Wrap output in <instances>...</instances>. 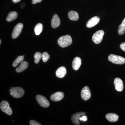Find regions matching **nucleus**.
I'll return each mask as SVG.
<instances>
[{"instance_id":"f257e3e1","label":"nucleus","mask_w":125,"mask_h":125,"mask_svg":"<svg viewBox=\"0 0 125 125\" xmlns=\"http://www.w3.org/2000/svg\"><path fill=\"white\" fill-rule=\"evenodd\" d=\"M58 45L62 48L66 47L71 45L72 39L70 35H66L60 37L58 40Z\"/></svg>"},{"instance_id":"f03ea898","label":"nucleus","mask_w":125,"mask_h":125,"mask_svg":"<svg viewBox=\"0 0 125 125\" xmlns=\"http://www.w3.org/2000/svg\"><path fill=\"white\" fill-rule=\"evenodd\" d=\"M10 94L12 97L18 98L22 97L24 91L22 88L19 87H14L10 90Z\"/></svg>"},{"instance_id":"7ed1b4c3","label":"nucleus","mask_w":125,"mask_h":125,"mask_svg":"<svg viewBox=\"0 0 125 125\" xmlns=\"http://www.w3.org/2000/svg\"><path fill=\"white\" fill-rule=\"evenodd\" d=\"M109 61L116 64H123L125 63V58L121 56L110 54L108 57Z\"/></svg>"},{"instance_id":"20e7f679","label":"nucleus","mask_w":125,"mask_h":125,"mask_svg":"<svg viewBox=\"0 0 125 125\" xmlns=\"http://www.w3.org/2000/svg\"><path fill=\"white\" fill-rule=\"evenodd\" d=\"M104 34V32L103 30H99L96 31L93 36L92 40L96 44L101 43L102 41L103 37Z\"/></svg>"},{"instance_id":"39448f33","label":"nucleus","mask_w":125,"mask_h":125,"mask_svg":"<svg viewBox=\"0 0 125 125\" xmlns=\"http://www.w3.org/2000/svg\"><path fill=\"white\" fill-rule=\"evenodd\" d=\"M0 108L2 112L7 115H10L12 114L13 113L12 109L10 107L9 102L7 101H4L1 102L0 105Z\"/></svg>"},{"instance_id":"423d86ee","label":"nucleus","mask_w":125,"mask_h":125,"mask_svg":"<svg viewBox=\"0 0 125 125\" xmlns=\"http://www.w3.org/2000/svg\"><path fill=\"white\" fill-rule=\"evenodd\" d=\"M36 99L39 104L42 107L47 108L49 106V101L44 96L38 94L36 96Z\"/></svg>"},{"instance_id":"0eeeda50","label":"nucleus","mask_w":125,"mask_h":125,"mask_svg":"<svg viewBox=\"0 0 125 125\" xmlns=\"http://www.w3.org/2000/svg\"><path fill=\"white\" fill-rule=\"evenodd\" d=\"M23 24L21 23H19L16 25L14 28L11 34L12 38L15 39L17 38L21 33L23 28Z\"/></svg>"},{"instance_id":"6e6552de","label":"nucleus","mask_w":125,"mask_h":125,"mask_svg":"<svg viewBox=\"0 0 125 125\" xmlns=\"http://www.w3.org/2000/svg\"><path fill=\"white\" fill-rule=\"evenodd\" d=\"M81 95L82 98L84 101H87L90 98L91 93L88 87L86 86L83 88L81 90Z\"/></svg>"},{"instance_id":"1a4fd4ad","label":"nucleus","mask_w":125,"mask_h":125,"mask_svg":"<svg viewBox=\"0 0 125 125\" xmlns=\"http://www.w3.org/2000/svg\"><path fill=\"white\" fill-rule=\"evenodd\" d=\"M114 85L115 89L118 92H122L123 90L124 86L123 81L120 78H117L114 80Z\"/></svg>"},{"instance_id":"9d476101","label":"nucleus","mask_w":125,"mask_h":125,"mask_svg":"<svg viewBox=\"0 0 125 125\" xmlns=\"http://www.w3.org/2000/svg\"><path fill=\"white\" fill-rule=\"evenodd\" d=\"M86 113L84 112H81L73 114L71 116V120L74 125H80L79 118L80 116L83 115H85Z\"/></svg>"},{"instance_id":"9b49d317","label":"nucleus","mask_w":125,"mask_h":125,"mask_svg":"<svg viewBox=\"0 0 125 125\" xmlns=\"http://www.w3.org/2000/svg\"><path fill=\"white\" fill-rule=\"evenodd\" d=\"M100 18L98 16H94L89 20L86 24L87 28H91L96 25L100 21Z\"/></svg>"},{"instance_id":"f8f14e48","label":"nucleus","mask_w":125,"mask_h":125,"mask_svg":"<svg viewBox=\"0 0 125 125\" xmlns=\"http://www.w3.org/2000/svg\"><path fill=\"white\" fill-rule=\"evenodd\" d=\"M64 94L62 92H57L52 94L50 99L54 102H58L64 98Z\"/></svg>"},{"instance_id":"ddd939ff","label":"nucleus","mask_w":125,"mask_h":125,"mask_svg":"<svg viewBox=\"0 0 125 125\" xmlns=\"http://www.w3.org/2000/svg\"><path fill=\"white\" fill-rule=\"evenodd\" d=\"M81 59L79 57H76L74 58L72 62V66L73 69L75 71L78 70L80 67L81 64Z\"/></svg>"},{"instance_id":"4468645a","label":"nucleus","mask_w":125,"mask_h":125,"mask_svg":"<svg viewBox=\"0 0 125 125\" xmlns=\"http://www.w3.org/2000/svg\"><path fill=\"white\" fill-rule=\"evenodd\" d=\"M60 20L57 14H54L51 21L52 27L54 29L60 26Z\"/></svg>"},{"instance_id":"2eb2a0df","label":"nucleus","mask_w":125,"mask_h":125,"mask_svg":"<svg viewBox=\"0 0 125 125\" xmlns=\"http://www.w3.org/2000/svg\"><path fill=\"white\" fill-rule=\"evenodd\" d=\"M66 72H67L65 67L61 66L57 70L56 72V76L58 78H62L66 75Z\"/></svg>"},{"instance_id":"dca6fc26","label":"nucleus","mask_w":125,"mask_h":125,"mask_svg":"<svg viewBox=\"0 0 125 125\" xmlns=\"http://www.w3.org/2000/svg\"><path fill=\"white\" fill-rule=\"evenodd\" d=\"M106 118L110 122H115L118 121L119 116L115 113H109L106 115Z\"/></svg>"},{"instance_id":"f3484780","label":"nucleus","mask_w":125,"mask_h":125,"mask_svg":"<svg viewBox=\"0 0 125 125\" xmlns=\"http://www.w3.org/2000/svg\"><path fill=\"white\" fill-rule=\"evenodd\" d=\"M28 66V63L25 61H23L21 62L20 65L19 67L16 69V71L18 73H20L23 71Z\"/></svg>"},{"instance_id":"a211bd4d","label":"nucleus","mask_w":125,"mask_h":125,"mask_svg":"<svg viewBox=\"0 0 125 125\" xmlns=\"http://www.w3.org/2000/svg\"><path fill=\"white\" fill-rule=\"evenodd\" d=\"M68 16L70 20L76 21L79 19V15L78 13L75 11H70L68 13Z\"/></svg>"},{"instance_id":"6ab92c4d","label":"nucleus","mask_w":125,"mask_h":125,"mask_svg":"<svg viewBox=\"0 0 125 125\" xmlns=\"http://www.w3.org/2000/svg\"><path fill=\"white\" fill-rule=\"evenodd\" d=\"M18 15V13L15 11H11L8 14L6 20L8 22H11L16 19Z\"/></svg>"},{"instance_id":"aec40b11","label":"nucleus","mask_w":125,"mask_h":125,"mask_svg":"<svg viewBox=\"0 0 125 125\" xmlns=\"http://www.w3.org/2000/svg\"><path fill=\"white\" fill-rule=\"evenodd\" d=\"M118 33L120 35H123L125 33V18L118 27Z\"/></svg>"},{"instance_id":"412c9836","label":"nucleus","mask_w":125,"mask_h":125,"mask_svg":"<svg viewBox=\"0 0 125 125\" xmlns=\"http://www.w3.org/2000/svg\"><path fill=\"white\" fill-rule=\"evenodd\" d=\"M43 28L42 24L40 23L37 24L34 28V32L36 35H39L42 31Z\"/></svg>"},{"instance_id":"4be33fe9","label":"nucleus","mask_w":125,"mask_h":125,"mask_svg":"<svg viewBox=\"0 0 125 125\" xmlns=\"http://www.w3.org/2000/svg\"><path fill=\"white\" fill-rule=\"evenodd\" d=\"M24 55L19 56L15 59V60L14 61L13 64V66L14 67H16V66H18L20 63H21V62H22L23 61L24 59Z\"/></svg>"},{"instance_id":"5701e85b","label":"nucleus","mask_w":125,"mask_h":125,"mask_svg":"<svg viewBox=\"0 0 125 125\" xmlns=\"http://www.w3.org/2000/svg\"><path fill=\"white\" fill-rule=\"evenodd\" d=\"M42 58V54L40 52H36L34 55V62L36 64H38Z\"/></svg>"},{"instance_id":"b1692460","label":"nucleus","mask_w":125,"mask_h":125,"mask_svg":"<svg viewBox=\"0 0 125 125\" xmlns=\"http://www.w3.org/2000/svg\"><path fill=\"white\" fill-rule=\"evenodd\" d=\"M49 58H50V56L46 52H43L42 54V58L43 62H46L49 60Z\"/></svg>"},{"instance_id":"393cba45","label":"nucleus","mask_w":125,"mask_h":125,"mask_svg":"<svg viewBox=\"0 0 125 125\" xmlns=\"http://www.w3.org/2000/svg\"><path fill=\"white\" fill-rule=\"evenodd\" d=\"M88 120V117L85 115H83L82 116H80L79 118V120L81 121H86Z\"/></svg>"},{"instance_id":"a878e982","label":"nucleus","mask_w":125,"mask_h":125,"mask_svg":"<svg viewBox=\"0 0 125 125\" xmlns=\"http://www.w3.org/2000/svg\"><path fill=\"white\" fill-rule=\"evenodd\" d=\"M30 125H41V124L38 123L36 121L31 120L30 121Z\"/></svg>"},{"instance_id":"bb28decb","label":"nucleus","mask_w":125,"mask_h":125,"mask_svg":"<svg viewBox=\"0 0 125 125\" xmlns=\"http://www.w3.org/2000/svg\"><path fill=\"white\" fill-rule=\"evenodd\" d=\"M120 48L122 51L125 52V42H122L121 43L120 45Z\"/></svg>"},{"instance_id":"cd10ccee","label":"nucleus","mask_w":125,"mask_h":125,"mask_svg":"<svg viewBox=\"0 0 125 125\" xmlns=\"http://www.w3.org/2000/svg\"><path fill=\"white\" fill-rule=\"evenodd\" d=\"M42 0H32V4H35L36 3L41 2Z\"/></svg>"},{"instance_id":"c85d7f7f","label":"nucleus","mask_w":125,"mask_h":125,"mask_svg":"<svg viewBox=\"0 0 125 125\" xmlns=\"http://www.w3.org/2000/svg\"><path fill=\"white\" fill-rule=\"evenodd\" d=\"M21 0H12L13 2L14 3H16L20 1Z\"/></svg>"},{"instance_id":"c756f323","label":"nucleus","mask_w":125,"mask_h":125,"mask_svg":"<svg viewBox=\"0 0 125 125\" xmlns=\"http://www.w3.org/2000/svg\"><path fill=\"white\" fill-rule=\"evenodd\" d=\"M0 44H1V40H0Z\"/></svg>"}]
</instances>
